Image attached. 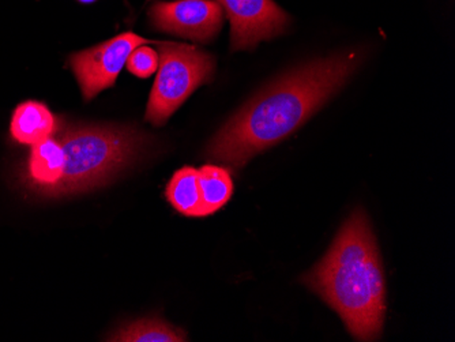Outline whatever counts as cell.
Listing matches in <instances>:
<instances>
[{"instance_id": "6da1fadb", "label": "cell", "mask_w": 455, "mask_h": 342, "mask_svg": "<svg viewBox=\"0 0 455 342\" xmlns=\"http://www.w3.org/2000/svg\"><path fill=\"white\" fill-rule=\"evenodd\" d=\"M356 51L307 63L260 91L209 144L212 160L242 168L258 153L275 147L303 126L356 71Z\"/></svg>"}, {"instance_id": "7a4b0ae2", "label": "cell", "mask_w": 455, "mask_h": 342, "mask_svg": "<svg viewBox=\"0 0 455 342\" xmlns=\"http://www.w3.org/2000/svg\"><path fill=\"white\" fill-rule=\"evenodd\" d=\"M341 316L357 341H377L386 315L382 259L367 214L349 217L323 259L301 278Z\"/></svg>"}, {"instance_id": "3957f363", "label": "cell", "mask_w": 455, "mask_h": 342, "mask_svg": "<svg viewBox=\"0 0 455 342\" xmlns=\"http://www.w3.org/2000/svg\"><path fill=\"white\" fill-rule=\"evenodd\" d=\"M56 131L65 149V173L45 196L71 195L107 185L132 164L143 145V135L127 127L63 124Z\"/></svg>"}, {"instance_id": "277c9868", "label": "cell", "mask_w": 455, "mask_h": 342, "mask_svg": "<svg viewBox=\"0 0 455 342\" xmlns=\"http://www.w3.org/2000/svg\"><path fill=\"white\" fill-rule=\"evenodd\" d=\"M158 55L160 65L145 119L163 126L199 86L211 83L214 60L194 45L175 43H158Z\"/></svg>"}, {"instance_id": "5b68a950", "label": "cell", "mask_w": 455, "mask_h": 342, "mask_svg": "<svg viewBox=\"0 0 455 342\" xmlns=\"http://www.w3.org/2000/svg\"><path fill=\"white\" fill-rule=\"evenodd\" d=\"M150 44L149 40L132 32L123 33L96 47L70 56V66L86 101L112 88L127 59L135 48Z\"/></svg>"}, {"instance_id": "8992f818", "label": "cell", "mask_w": 455, "mask_h": 342, "mask_svg": "<svg viewBox=\"0 0 455 342\" xmlns=\"http://www.w3.org/2000/svg\"><path fill=\"white\" fill-rule=\"evenodd\" d=\"M231 22L234 51L254 50L285 32L289 17L273 0H214Z\"/></svg>"}, {"instance_id": "52a82bcc", "label": "cell", "mask_w": 455, "mask_h": 342, "mask_svg": "<svg viewBox=\"0 0 455 342\" xmlns=\"http://www.w3.org/2000/svg\"><path fill=\"white\" fill-rule=\"evenodd\" d=\"M153 27L161 32L208 43L221 30L224 10L214 0H178L150 7Z\"/></svg>"}, {"instance_id": "ba28073f", "label": "cell", "mask_w": 455, "mask_h": 342, "mask_svg": "<svg viewBox=\"0 0 455 342\" xmlns=\"http://www.w3.org/2000/svg\"><path fill=\"white\" fill-rule=\"evenodd\" d=\"M58 122L45 104L25 101L15 108L10 123V134L18 144L35 147L52 137Z\"/></svg>"}, {"instance_id": "9c48e42d", "label": "cell", "mask_w": 455, "mask_h": 342, "mask_svg": "<svg viewBox=\"0 0 455 342\" xmlns=\"http://www.w3.org/2000/svg\"><path fill=\"white\" fill-rule=\"evenodd\" d=\"M66 167L65 149L56 138H48L32 147L28 161V180L44 195L63 178Z\"/></svg>"}, {"instance_id": "30bf717a", "label": "cell", "mask_w": 455, "mask_h": 342, "mask_svg": "<svg viewBox=\"0 0 455 342\" xmlns=\"http://www.w3.org/2000/svg\"><path fill=\"white\" fill-rule=\"evenodd\" d=\"M202 216L208 217L224 208L234 194V182L227 168L204 165L198 170Z\"/></svg>"}, {"instance_id": "8fae6325", "label": "cell", "mask_w": 455, "mask_h": 342, "mask_svg": "<svg viewBox=\"0 0 455 342\" xmlns=\"http://www.w3.org/2000/svg\"><path fill=\"white\" fill-rule=\"evenodd\" d=\"M168 203L176 211L186 217L202 216L201 194L198 186V170L183 167L173 173L165 188Z\"/></svg>"}, {"instance_id": "7c38bea8", "label": "cell", "mask_w": 455, "mask_h": 342, "mask_svg": "<svg viewBox=\"0 0 455 342\" xmlns=\"http://www.w3.org/2000/svg\"><path fill=\"white\" fill-rule=\"evenodd\" d=\"M120 342H183L188 336L181 329L168 325L158 318L140 319L123 328L109 338Z\"/></svg>"}, {"instance_id": "4fadbf2b", "label": "cell", "mask_w": 455, "mask_h": 342, "mask_svg": "<svg viewBox=\"0 0 455 342\" xmlns=\"http://www.w3.org/2000/svg\"><path fill=\"white\" fill-rule=\"evenodd\" d=\"M158 65H160V55L157 51L148 45H140L135 48L127 59L126 68L138 78H149L158 70Z\"/></svg>"}, {"instance_id": "5bb4252c", "label": "cell", "mask_w": 455, "mask_h": 342, "mask_svg": "<svg viewBox=\"0 0 455 342\" xmlns=\"http://www.w3.org/2000/svg\"><path fill=\"white\" fill-rule=\"evenodd\" d=\"M81 4H93L94 0H79Z\"/></svg>"}]
</instances>
